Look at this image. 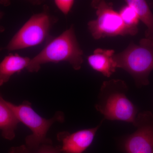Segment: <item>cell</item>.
<instances>
[{"label":"cell","instance_id":"obj_5","mask_svg":"<svg viewBox=\"0 0 153 153\" xmlns=\"http://www.w3.org/2000/svg\"><path fill=\"white\" fill-rule=\"evenodd\" d=\"M91 4L96 10L97 18L88 22V26L94 39L118 36H133L125 25L119 13L114 9L112 3L96 0L92 1Z\"/></svg>","mask_w":153,"mask_h":153},{"label":"cell","instance_id":"obj_8","mask_svg":"<svg viewBox=\"0 0 153 153\" xmlns=\"http://www.w3.org/2000/svg\"><path fill=\"white\" fill-rule=\"evenodd\" d=\"M93 128L81 130L70 134L62 131L57 135V140L62 143L60 146L61 153H83L93 142L96 133L101 126Z\"/></svg>","mask_w":153,"mask_h":153},{"label":"cell","instance_id":"obj_6","mask_svg":"<svg viewBox=\"0 0 153 153\" xmlns=\"http://www.w3.org/2000/svg\"><path fill=\"white\" fill-rule=\"evenodd\" d=\"M54 22L47 9L33 15L12 38L6 49L12 51L41 44L49 36Z\"/></svg>","mask_w":153,"mask_h":153},{"label":"cell","instance_id":"obj_1","mask_svg":"<svg viewBox=\"0 0 153 153\" xmlns=\"http://www.w3.org/2000/svg\"><path fill=\"white\" fill-rule=\"evenodd\" d=\"M128 90L125 82L120 79H111L102 83L96 109L104 119L118 120L134 125L137 109L126 96Z\"/></svg>","mask_w":153,"mask_h":153},{"label":"cell","instance_id":"obj_3","mask_svg":"<svg viewBox=\"0 0 153 153\" xmlns=\"http://www.w3.org/2000/svg\"><path fill=\"white\" fill-rule=\"evenodd\" d=\"M117 68H123L132 76L137 86L149 85L153 70V41L147 38L139 44L131 43L126 49L113 56Z\"/></svg>","mask_w":153,"mask_h":153},{"label":"cell","instance_id":"obj_10","mask_svg":"<svg viewBox=\"0 0 153 153\" xmlns=\"http://www.w3.org/2000/svg\"><path fill=\"white\" fill-rule=\"evenodd\" d=\"M30 60L17 54H10L5 57L0 63V86L8 82L13 74L27 69Z\"/></svg>","mask_w":153,"mask_h":153},{"label":"cell","instance_id":"obj_4","mask_svg":"<svg viewBox=\"0 0 153 153\" xmlns=\"http://www.w3.org/2000/svg\"><path fill=\"white\" fill-rule=\"evenodd\" d=\"M7 104L19 122L27 126L32 131V134L27 136L25 139V145L32 153H36L41 145L52 144L51 140L47 137V132L55 123L64 121L63 112L57 111L52 118L47 119L37 113L29 101H24L19 105H16L8 101Z\"/></svg>","mask_w":153,"mask_h":153},{"label":"cell","instance_id":"obj_12","mask_svg":"<svg viewBox=\"0 0 153 153\" xmlns=\"http://www.w3.org/2000/svg\"><path fill=\"white\" fill-rule=\"evenodd\" d=\"M125 2L134 9L140 21L146 27V38L153 41V14L147 3L144 0H126Z\"/></svg>","mask_w":153,"mask_h":153},{"label":"cell","instance_id":"obj_14","mask_svg":"<svg viewBox=\"0 0 153 153\" xmlns=\"http://www.w3.org/2000/svg\"><path fill=\"white\" fill-rule=\"evenodd\" d=\"M73 0H56L55 3L57 8L63 14L67 15L74 4Z\"/></svg>","mask_w":153,"mask_h":153},{"label":"cell","instance_id":"obj_15","mask_svg":"<svg viewBox=\"0 0 153 153\" xmlns=\"http://www.w3.org/2000/svg\"><path fill=\"white\" fill-rule=\"evenodd\" d=\"M35 153H61L60 146H54L52 144L42 145Z\"/></svg>","mask_w":153,"mask_h":153},{"label":"cell","instance_id":"obj_9","mask_svg":"<svg viewBox=\"0 0 153 153\" xmlns=\"http://www.w3.org/2000/svg\"><path fill=\"white\" fill-rule=\"evenodd\" d=\"M113 49H95L92 55L88 57V64L96 71L109 77L116 71L117 68L113 56Z\"/></svg>","mask_w":153,"mask_h":153},{"label":"cell","instance_id":"obj_7","mask_svg":"<svg viewBox=\"0 0 153 153\" xmlns=\"http://www.w3.org/2000/svg\"><path fill=\"white\" fill-rule=\"evenodd\" d=\"M134 126L137 129L124 140L126 153H153V114L149 111L137 115Z\"/></svg>","mask_w":153,"mask_h":153},{"label":"cell","instance_id":"obj_2","mask_svg":"<svg viewBox=\"0 0 153 153\" xmlns=\"http://www.w3.org/2000/svg\"><path fill=\"white\" fill-rule=\"evenodd\" d=\"M83 52L78 44L73 26L52 40L39 54L30 60L27 67L31 72H38L42 64L66 61L74 70L80 69Z\"/></svg>","mask_w":153,"mask_h":153},{"label":"cell","instance_id":"obj_16","mask_svg":"<svg viewBox=\"0 0 153 153\" xmlns=\"http://www.w3.org/2000/svg\"><path fill=\"white\" fill-rule=\"evenodd\" d=\"M9 153H33L27 148L26 145L11 148Z\"/></svg>","mask_w":153,"mask_h":153},{"label":"cell","instance_id":"obj_13","mask_svg":"<svg viewBox=\"0 0 153 153\" xmlns=\"http://www.w3.org/2000/svg\"><path fill=\"white\" fill-rule=\"evenodd\" d=\"M119 13L127 27L131 30L133 36H135L138 31L137 26L140 20L134 9L126 5L122 8Z\"/></svg>","mask_w":153,"mask_h":153},{"label":"cell","instance_id":"obj_11","mask_svg":"<svg viewBox=\"0 0 153 153\" xmlns=\"http://www.w3.org/2000/svg\"><path fill=\"white\" fill-rule=\"evenodd\" d=\"M19 121L0 94V130L6 139L12 140Z\"/></svg>","mask_w":153,"mask_h":153},{"label":"cell","instance_id":"obj_17","mask_svg":"<svg viewBox=\"0 0 153 153\" xmlns=\"http://www.w3.org/2000/svg\"><path fill=\"white\" fill-rule=\"evenodd\" d=\"M4 16V14L2 12L0 11V20L2 18V17ZM4 31V28L1 25H0V33H2Z\"/></svg>","mask_w":153,"mask_h":153}]
</instances>
